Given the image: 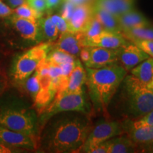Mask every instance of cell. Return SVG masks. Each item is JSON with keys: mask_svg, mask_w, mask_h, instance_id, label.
Returning a JSON list of instances; mask_svg holds the SVG:
<instances>
[{"mask_svg": "<svg viewBox=\"0 0 153 153\" xmlns=\"http://www.w3.org/2000/svg\"><path fill=\"white\" fill-rule=\"evenodd\" d=\"M92 128L89 115L72 111L50 122L42 137L41 145L50 152H77Z\"/></svg>", "mask_w": 153, "mask_h": 153, "instance_id": "1", "label": "cell"}, {"mask_svg": "<svg viewBox=\"0 0 153 153\" xmlns=\"http://www.w3.org/2000/svg\"><path fill=\"white\" fill-rule=\"evenodd\" d=\"M127 70L117 63L100 68L86 69L89 97L96 111H101L108 118V106L127 75Z\"/></svg>", "mask_w": 153, "mask_h": 153, "instance_id": "2", "label": "cell"}, {"mask_svg": "<svg viewBox=\"0 0 153 153\" xmlns=\"http://www.w3.org/2000/svg\"><path fill=\"white\" fill-rule=\"evenodd\" d=\"M123 83V107L126 114L137 118L153 109V90L141 85L132 74Z\"/></svg>", "mask_w": 153, "mask_h": 153, "instance_id": "3", "label": "cell"}, {"mask_svg": "<svg viewBox=\"0 0 153 153\" xmlns=\"http://www.w3.org/2000/svg\"><path fill=\"white\" fill-rule=\"evenodd\" d=\"M0 126L26 134L38 142L37 117L33 111L23 107L1 108Z\"/></svg>", "mask_w": 153, "mask_h": 153, "instance_id": "4", "label": "cell"}, {"mask_svg": "<svg viewBox=\"0 0 153 153\" xmlns=\"http://www.w3.org/2000/svg\"><path fill=\"white\" fill-rule=\"evenodd\" d=\"M72 111L90 114V106L86 99L85 90L79 93H56L54 100L41 112L38 123L44 126L55 115Z\"/></svg>", "mask_w": 153, "mask_h": 153, "instance_id": "5", "label": "cell"}, {"mask_svg": "<svg viewBox=\"0 0 153 153\" xmlns=\"http://www.w3.org/2000/svg\"><path fill=\"white\" fill-rule=\"evenodd\" d=\"M50 50V43H40L17 57L12 68V76L15 81L24 82L31 75L39 62L47 57Z\"/></svg>", "mask_w": 153, "mask_h": 153, "instance_id": "6", "label": "cell"}, {"mask_svg": "<svg viewBox=\"0 0 153 153\" xmlns=\"http://www.w3.org/2000/svg\"><path fill=\"white\" fill-rule=\"evenodd\" d=\"M124 132L123 124L119 122L109 119L101 120L91 128L79 152H88L91 148L112 137L120 135Z\"/></svg>", "mask_w": 153, "mask_h": 153, "instance_id": "7", "label": "cell"}, {"mask_svg": "<svg viewBox=\"0 0 153 153\" xmlns=\"http://www.w3.org/2000/svg\"><path fill=\"white\" fill-rule=\"evenodd\" d=\"M0 143L11 148L36 150L39 143L26 134L19 133L0 126Z\"/></svg>", "mask_w": 153, "mask_h": 153, "instance_id": "8", "label": "cell"}, {"mask_svg": "<svg viewBox=\"0 0 153 153\" xmlns=\"http://www.w3.org/2000/svg\"><path fill=\"white\" fill-rule=\"evenodd\" d=\"M89 57L87 62L84 63L86 68H100L118 62L119 48L89 47Z\"/></svg>", "mask_w": 153, "mask_h": 153, "instance_id": "9", "label": "cell"}, {"mask_svg": "<svg viewBox=\"0 0 153 153\" xmlns=\"http://www.w3.org/2000/svg\"><path fill=\"white\" fill-rule=\"evenodd\" d=\"M128 42L122 33H114L104 30L100 34L95 37L84 40L82 41V46L118 49L125 45Z\"/></svg>", "mask_w": 153, "mask_h": 153, "instance_id": "10", "label": "cell"}, {"mask_svg": "<svg viewBox=\"0 0 153 153\" xmlns=\"http://www.w3.org/2000/svg\"><path fill=\"white\" fill-rule=\"evenodd\" d=\"M150 56L133 42L129 41L119 48L118 61L127 71H130Z\"/></svg>", "mask_w": 153, "mask_h": 153, "instance_id": "11", "label": "cell"}, {"mask_svg": "<svg viewBox=\"0 0 153 153\" xmlns=\"http://www.w3.org/2000/svg\"><path fill=\"white\" fill-rule=\"evenodd\" d=\"M94 17V4L76 5L71 18L68 22L69 31L82 33Z\"/></svg>", "mask_w": 153, "mask_h": 153, "instance_id": "12", "label": "cell"}, {"mask_svg": "<svg viewBox=\"0 0 153 153\" xmlns=\"http://www.w3.org/2000/svg\"><path fill=\"white\" fill-rule=\"evenodd\" d=\"M12 15L10 19L11 24L23 38L37 43L43 41L38 20H32Z\"/></svg>", "mask_w": 153, "mask_h": 153, "instance_id": "13", "label": "cell"}, {"mask_svg": "<svg viewBox=\"0 0 153 153\" xmlns=\"http://www.w3.org/2000/svg\"><path fill=\"white\" fill-rule=\"evenodd\" d=\"M83 39L82 33L66 32L60 33L54 49L60 50L76 57L79 55L80 51L83 48Z\"/></svg>", "mask_w": 153, "mask_h": 153, "instance_id": "14", "label": "cell"}, {"mask_svg": "<svg viewBox=\"0 0 153 153\" xmlns=\"http://www.w3.org/2000/svg\"><path fill=\"white\" fill-rule=\"evenodd\" d=\"M87 80V72L79 60H76L75 65L68 78L66 89L57 93H79L84 91V85Z\"/></svg>", "mask_w": 153, "mask_h": 153, "instance_id": "15", "label": "cell"}, {"mask_svg": "<svg viewBox=\"0 0 153 153\" xmlns=\"http://www.w3.org/2000/svg\"><path fill=\"white\" fill-rule=\"evenodd\" d=\"M117 19L122 31L130 28L150 26V23L148 19L142 13L135 9L119 15L117 16Z\"/></svg>", "mask_w": 153, "mask_h": 153, "instance_id": "16", "label": "cell"}, {"mask_svg": "<svg viewBox=\"0 0 153 153\" xmlns=\"http://www.w3.org/2000/svg\"><path fill=\"white\" fill-rule=\"evenodd\" d=\"M131 74L141 85L153 90V58L148 57L131 70Z\"/></svg>", "mask_w": 153, "mask_h": 153, "instance_id": "17", "label": "cell"}, {"mask_svg": "<svg viewBox=\"0 0 153 153\" xmlns=\"http://www.w3.org/2000/svg\"><path fill=\"white\" fill-rule=\"evenodd\" d=\"M136 0H95L94 4L117 17L134 9Z\"/></svg>", "mask_w": 153, "mask_h": 153, "instance_id": "18", "label": "cell"}, {"mask_svg": "<svg viewBox=\"0 0 153 153\" xmlns=\"http://www.w3.org/2000/svg\"><path fill=\"white\" fill-rule=\"evenodd\" d=\"M107 153H128L138 152L137 145L128 136L114 137L105 141Z\"/></svg>", "mask_w": 153, "mask_h": 153, "instance_id": "19", "label": "cell"}, {"mask_svg": "<svg viewBox=\"0 0 153 153\" xmlns=\"http://www.w3.org/2000/svg\"><path fill=\"white\" fill-rule=\"evenodd\" d=\"M123 128L128 136L137 146H144L153 143V126L131 128L123 126Z\"/></svg>", "mask_w": 153, "mask_h": 153, "instance_id": "20", "label": "cell"}, {"mask_svg": "<svg viewBox=\"0 0 153 153\" xmlns=\"http://www.w3.org/2000/svg\"><path fill=\"white\" fill-rule=\"evenodd\" d=\"M94 14L101 23L105 30L121 33V28L118 22L117 17L104 9L94 4Z\"/></svg>", "mask_w": 153, "mask_h": 153, "instance_id": "21", "label": "cell"}, {"mask_svg": "<svg viewBox=\"0 0 153 153\" xmlns=\"http://www.w3.org/2000/svg\"><path fill=\"white\" fill-rule=\"evenodd\" d=\"M41 31L42 41L53 42L60 36L58 29L51 18V15L46 17H41L38 20Z\"/></svg>", "mask_w": 153, "mask_h": 153, "instance_id": "22", "label": "cell"}, {"mask_svg": "<svg viewBox=\"0 0 153 153\" xmlns=\"http://www.w3.org/2000/svg\"><path fill=\"white\" fill-rule=\"evenodd\" d=\"M121 33L125 38L130 41L134 40L153 41V27H151V26L130 28L122 31Z\"/></svg>", "mask_w": 153, "mask_h": 153, "instance_id": "23", "label": "cell"}, {"mask_svg": "<svg viewBox=\"0 0 153 153\" xmlns=\"http://www.w3.org/2000/svg\"><path fill=\"white\" fill-rule=\"evenodd\" d=\"M13 14L15 16L22 17V18L32 19V20H38L41 17L43 16V13L35 10L28 4V2H26L15 8Z\"/></svg>", "mask_w": 153, "mask_h": 153, "instance_id": "24", "label": "cell"}, {"mask_svg": "<svg viewBox=\"0 0 153 153\" xmlns=\"http://www.w3.org/2000/svg\"><path fill=\"white\" fill-rule=\"evenodd\" d=\"M46 58L50 62L57 65L68 62H74L77 59L76 56L57 49H54L51 53H48Z\"/></svg>", "mask_w": 153, "mask_h": 153, "instance_id": "25", "label": "cell"}, {"mask_svg": "<svg viewBox=\"0 0 153 153\" xmlns=\"http://www.w3.org/2000/svg\"><path fill=\"white\" fill-rule=\"evenodd\" d=\"M104 30V28L101 26V23L99 22L98 19L96 18L94 14V17L91 20V22H89V25L82 33V35H83V41L98 36Z\"/></svg>", "mask_w": 153, "mask_h": 153, "instance_id": "26", "label": "cell"}, {"mask_svg": "<svg viewBox=\"0 0 153 153\" xmlns=\"http://www.w3.org/2000/svg\"><path fill=\"white\" fill-rule=\"evenodd\" d=\"M25 85V89L34 100L41 89L38 74L36 71L23 82Z\"/></svg>", "mask_w": 153, "mask_h": 153, "instance_id": "27", "label": "cell"}, {"mask_svg": "<svg viewBox=\"0 0 153 153\" xmlns=\"http://www.w3.org/2000/svg\"><path fill=\"white\" fill-rule=\"evenodd\" d=\"M124 126H128L131 128H140L144 126H153V109L145 114L144 116L140 117L138 119L131 120L129 122L123 123Z\"/></svg>", "mask_w": 153, "mask_h": 153, "instance_id": "28", "label": "cell"}, {"mask_svg": "<svg viewBox=\"0 0 153 153\" xmlns=\"http://www.w3.org/2000/svg\"><path fill=\"white\" fill-rule=\"evenodd\" d=\"M60 7L61 10L60 15L63 19H65L67 22H68L71 18L72 14H73L76 5L69 0H64Z\"/></svg>", "mask_w": 153, "mask_h": 153, "instance_id": "29", "label": "cell"}, {"mask_svg": "<svg viewBox=\"0 0 153 153\" xmlns=\"http://www.w3.org/2000/svg\"><path fill=\"white\" fill-rule=\"evenodd\" d=\"M51 18L52 19L53 22L54 23L57 29H58L59 33H63L69 31V26L68 22L65 19H63L60 15L59 14H53L51 15Z\"/></svg>", "mask_w": 153, "mask_h": 153, "instance_id": "30", "label": "cell"}, {"mask_svg": "<svg viewBox=\"0 0 153 153\" xmlns=\"http://www.w3.org/2000/svg\"><path fill=\"white\" fill-rule=\"evenodd\" d=\"M137 46L143 50L149 56L153 58V41H146V40H134L133 41Z\"/></svg>", "mask_w": 153, "mask_h": 153, "instance_id": "31", "label": "cell"}, {"mask_svg": "<svg viewBox=\"0 0 153 153\" xmlns=\"http://www.w3.org/2000/svg\"><path fill=\"white\" fill-rule=\"evenodd\" d=\"M28 4L35 10L43 13L47 10V5L45 0H26Z\"/></svg>", "mask_w": 153, "mask_h": 153, "instance_id": "32", "label": "cell"}, {"mask_svg": "<svg viewBox=\"0 0 153 153\" xmlns=\"http://www.w3.org/2000/svg\"><path fill=\"white\" fill-rule=\"evenodd\" d=\"M48 60V59H47ZM49 62V75L51 78L60 77L62 76V70L59 65Z\"/></svg>", "mask_w": 153, "mask_h": 153, "instance_id": "33", "label": "cell"}, {"mask_svg": "<svg viewBox=\"0 0 153 153\" xmlns=\"http://www.w3.org/2000/svg\"><path fill=\"white\" fill-rule=\"evenodd\" d=\"M14 13V9L9 7L2 0H0V17H7Z\"/></svg>", "mask_w": 153, "mask_h": 153, "instance_id": "34", "label": "cell"}, {"mask_svg": "<svg viewBox=\"0 0 153 153\" xmlns=\"http://www.w3.org/2000/svg\"><path fill=\"white\" fill-rule=\"evenodd\" d=\"M47 5V10L51 11L56 9L62 5L64 0H45Z\"/></svg>", "mask_w": 153, "mask_h": 153, "instance_id": "35", "label": "cell"}, {"mask_svg": "<svg viewBox=\"0 0 153 153\" xmlns=\"http://www.w3.org/2000/svg\"><path fill=\"white\" fill-rule=\"evenodd\" d=\"M89 153H107V148L105 142L91 148L88 151Z\"/></svg>", "mask_w": 153, "mask_h": 153, "instance_id": "36", "label": "cell"}, {"mask_svg": "<svg viewBox=\"0 0 153 153\" xmlns=\"http://www.w3.org/2000/svg\"><path fill=\"white\" fill-rule=\"evenodd\" d=\"M5 1L7 2V4L13 9L19 7L23 4L27 2L26 0H5Z\"/></svg>", "mask_w": 153, "mask_h": 153, "instance_id": "37", "label": "cell"}, {"mask_svg": "<svg viewBox=\"0 0 153 153\" xmlns=\"http://www.w3.org/2000/svg\"><path fill=\"white\" fill-rule=\"evenodd\" d=\"M74 4L80 5V4H94L95 0H69Z\"/></svg>", "mask_w": 153, "mask_h": 153, "instance_id": "38", "label": "cell"}, {"mask_svg": "<svg viewBox=\"0 0 153 153\" xmlns=\"http://www.w3.org/2000/svg\"><path fill=\"white\" fill-rule=\"evenodd\" d=\"M14 152L15 151H14V148H9V147H7L0 143V153H11Z\"/></svg>", "mask_w": 153, "mask_h": 153, "instance_id": "39", "label": "cell"}, {"mask_svg": "<svg viewBox=\"0 0 153 153\" xmlns=\"http://www.w3.org/2000/svg\"><path fill=\"white\" fill-rule=\"evenodd\" d=\"M142 150L141 152H153V143H150V144L144 145V148H142L140 149Z\"/></svg>", "mask_w": 153, "mask_h": 153, "instance_id": "40", "label": "cell"}, {"mask_svg": "<svg viewBox=\"0 0 153 153\" xmlns=\"http://www.w3.org/2000/svg\"><path fill=\"white\" fill-rule=\"evenodd\" d=\"M4 87V79L0 76V93L2 91Z\"/></svg>", "mask_w": 153, "mask_h": 153, "instance_id": "41", "label": "cell"}]
</instances>
